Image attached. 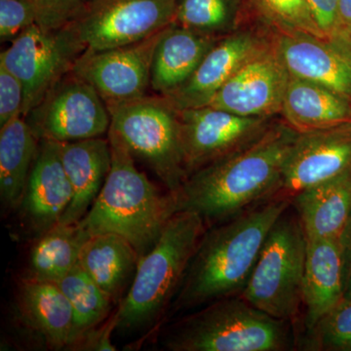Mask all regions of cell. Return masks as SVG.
<instances>
[{"instance_id": "cell-11", "label": "cell", "mask_w": 351, "mask_h": 351, "mask_svg": "<svg viewBox=\"0 0 351 351\" xmlns=\"http://www.w3.org/2000/svg\"><path fill=\"white\" fill-rule=\"evenodd\" d=\"M186 177L250 144L274 124L272 117H249L204 107L177 110Z\"/></svg>"}, {"instance_id": "cell-31", "label": "cell", "mask_w": 351, "mask_h": 351, "mask_svg": "<svg viewBox=\"0 0 351 351\" xmlns=\"http://www.w3.org/2000/svg\"><path fill=\"white\" fill-rule=\"evenodd\" d=\"M36 15V24L59 29L80 17L85 7L83 0H27Z\"/></svg>"}, {"instance_id": "cell-7", "label": "cell", "mask_w": 351, "mask_h": 351, "mask_svg": "<svg viewBox=\"0 0 351 351\" xmlns=\"http://www.w3.org/2000/svg\"><path fill=\"white\" fill-rule=\"evenodd\" d=\"M108 108V132L134 158L147 164L174 195L186 179L177 110L163 96H145Z\"/></svg>"}, {"instance_id": "cell-12", "label": "cell", "mask_w": 351, "mask_h": 351, "mask_svg": "<svg viewBox=\"0 0 351 351\" xmlns=\"http://www.w3.org/2000/svg\"><path fill=\"white\" fill-rule=\"evenodd\" d=\"M161 32L128 45L85 50L73 73L91 84L107 107L143 98L151 86L152 59Z\"/></svg>"}, {"instance_id": "cell-22", "label": "cell", "mask_w": 351, "mask_h": 351, "mask_svg": "<svg viewBox=\"0 0 351 351\" xmlns=\"http://www.w3.org/2000/svg\"><path fill=\"white\" fill-rule=\"evenodd\" d=\"M292 199L307 240H339L351 219V170Z\"/></svg>"}, {"instance_id": "cell-29", "label": "cell", "mask_w": 351, "mask_h": 351, "mask_svg": "<svg viewBox=\"0 0 351 351\" xmlns=\"http://www.w3.org/2000/svg\"><path fill=\"white\" fill-rule=\"evenodd\" d=\"M258 12L277 32H302L326 39L307 0H254Z\"/></svg>"}, {"instance_id": "cell-8", "label": "cell", "mask_w": 351, "mask_h": 351, "mask_svg": "<svg viewBox=\"0 0 351 351\" xmlns=\"http://www.w3.org/2000/svg\"><path fill=\"white\" fill-rule=\"evenodd\" d=\"M84 51L71 25L51 29L34 24L11 41V45L1 52L0 63L17 76L24 86L23 117L73 71L76 60Z\"/></svg>"}, {"instance_id": "cell-37", "label": "cell", "mask_w": 351, "mask_h": 351, "mask_svg": "<svg viewBox=\"0 0 351 351\" xmlns=\"http://www.w3.org/2000/svg\"><path fill=\"white\" fill-rule=\"evenodd\" d=\"M332 43L336 44L341 50L345 51L351 57V32L339 34L336 38L332 39Z\"/></svg>"}, {"instance_id": "cell-2", "label": "cell", "mask_w": 351, "mask_h": 351, "mask_svg": "<svg viewBox=\"0 0 351 351\" xmlns=\"http://www.w3.org/2000/svg\"><path fill=\"white\" fill-rule=\"evenodd\" d=\"M291 198L276 195L206 228L174 301L175 313L243 292L263 243Z\"/></svg>"}, {"instance_id": "cell-17", "label": "cell", "mask_w": 351, "mask_h": 351, "mask_svg": "<svg viewBox=\"0 0 351 351\" xmlns=\"http://www.w3.org/2000/svg\"><path fill=\"white\" fill-rule=\"evenodd\" d=\"M274 43L291 75L351 101V57L336 44L302 32H277Z\"/></svg>"}, {"instance_id": "cell-24", "label": "cell", "mask_w": 351, "mask_h": 351, "mask_svg": "<svg viewBox=\"0 0 351 351\" xmlns=\"http://www.w3.org/2000/svg\"><path fill=\"white\" fill-rule=\"evenodd\" d=\"M281 113L299 133L320 130L351 122V101L329 88L290 75Z\"/></svg>"}, {"instance_id": "cell-35", "label": "cell", "mask_w": 351, "mask_h": 351, "mask_svg": "<svg viewBox=\"0 0 351 351\" xmlns=\"http://www.w3.org/2000/svg\"><path fill=\"white\" fill-rule=\"evenodd\" d=\"M343 263H345V298L351 297V219L341 235Z\"/></svg>"}, {"instance_id": "cell-6", "label": "cell", "mask_w": 351, "mask_h": 351, "mask_svg": "<svg viewBox=\"0 0 351 351\" xmlns=\"http://www.w3.org/2000/svg\"><path fill=\"white\" fill-rule=\"evenodd\" d=\"M286 212L270 230L240 295L263 313L288 322L302 304L307 239L299 217Z\"/></svg>"}, {"instance_id": "cell-19", "label": "cell", "mask_w": 351, "mask_h": 351, "mask_svg": "<svg viewBox=\"0 0 351 351\" xmlns=\"http://www.w3.org/2000/svg\"><path fill=\"white\" fill-rule=\"evenodd\" d=\"M18 307L27 327L55 350L78 341L73 306L57 283L29 276L21 281Z\"/></svg>"}, {"instance_id": "cell-34", "label": "cell", "mask_w": 351, "mask_h": 351, "mask_svg": "<svg viewBox=\"0 0 351 351\" xmlns=\"http://www.w3.org/2000/svg\"><path fill=\"white\" fill-rule=\"evenodd\" d=\"M339 0H307L314 18L327 36L328 40H332L339 31L338 17Z\"/></svg>"}, {"instance_id": "cell-16", "label": "cell", "mask_w": 351, "mask_h": 351, "mask_svg": "<svg viewBox=\"0 0 351 351\" xmlns=\"http://www.w3.org/2000/svg\"><path fill=\"white\" fill-rule=\"evenodd\" d=\"M269 43L251 29L223 36L202 60L193 75L166 99L176 110L208 106L217 92L255 53Z\"/></svg>"}, {"instance_id": "cell-1", "label": "cell", "mask_w": 351, "mask_h": 351, "mask_svg": "<svg viewBox=\"0 0 351 351\" xmlns=\"http://www.w3.org/2000/svg\"><path fill=\"white\" fill-rule=\"evenodd\" d=\"M298 135L286 122L274 123L250 144L191 173L173 195L176 213H195L208 228L278 195Z\"/></svg>"}, {"instance_id": "cell-3", "label": "cell", "mask_w": 351, "mask_h": 351, "mask_svg": "<svg viewBox=\"0 0 351 351\" xmlns=\"http://www.w3.org/2000/svg\"><path fill=\"white\" fill-rule=\"evenodd\" d=\"M112 167L89 211L80 221L90 235L115 233L128 240L143 257L154 248L176 214L172 193H162L137 169L135 158L108 132Z\"/></svg>"}, {"instance_id": "cell-13", "label": "cell", "mask_w": 351, "mask_h": 351, "mask_svg": "<svg viewBox=\"0 0 351 351\" xmlns=\"http://www.w3.org/2000/svg\"><path fill=\"white\" fill-rule=\"evenodd\" d=\"M289 78L272 39L233 73L208 106L241 117H274L282 110Z\"/></svg>"}, {"instance_id": "cell-14", "label": "cell", "mask_w": 351, "mask_h": 351, "mask_svg": "<svg viewBox=\"0 0 351 351\" xmlns=\"http://www.w3.org/2000/svg\"><path fill=\"white\" fill-rule=\"evenodd\" d=\"M351 170V122L299 133L284 163L278 195L304 189Z\"/></svg>"}, {"instance_id": "cell-38", "label": "cell", "mask_w": 351, "mask_h": 351, "mask_svg": "<svg viewBox=\"0 0 351 351\" xmlns=\"http://www.w3.org/2000/svg\"><path fill=\"white\" fill-rule=\"evenodd\" d=\"M83 1H84L85 3H86V2L89 1V0H83Z\"/></svg>"}, {"instance_id": "cell-27", "label": "cell", "mask_w": 351, "mask_h": 351, "mask_svg": "<svg viewBox=\"0 0 351 351\" xmlns=\"http://www.w3.org/2000/svg\"><path fill=\"white\" fill-rule=\"evenodd\" d=\"M56 283L73 306L77 346L83 337L107 319L114 302L88 276L80 263Z\"/></svg>"}, {"instance_id": "cell-20", "label": "cell", "mask_w": 351, "mask_h": 351, "mask_svg": "<svg viewBox=\"0 0 351 351\" xmlns=\"http://www.w3.org/2000/svg\"><path fill=\"white\" fill-rule=\"evenodd\" d=\"M221 38L201 34L175 23L168 25L161 32L154 49L152 89L166 96L181 87Z\"/></svg>"}, {"instance_id": "cell-26", "label": "cell", "mask_w": 351, "mask_h": 351, "mask_svg": "<svg viewBox=\"0 0 351 351\" xmlns=\"http://www.w3.org/2000/svg\"><path fill=\"white\" fill-rule=\"evenodd\" d=\"M91 237L80 223L53 226L38 237L29 256V276L56 283L80 263L83 245Z\"/></svg>"}, {"instance_id": "cell-21", "label": "cell", "mask_w": 351, "mask_h": 351, "mask_svg": "<svg viewBox=\"0 0 351 351\" xmlns=\"http://www.w3.org/2000/svg\"><path fill=\"white\" fill-rule=\"evenodd\" d=\"M345 298V263L339 240H307L302 304L311 329Z\"/></svg>"}, {"instance_id": "cell-30", "label": "cell", "mask_w": 351, "mask_h": 351, "mask_svg": "<svg viewBox=\"0 0 351 351\" xmlns=\"http://www.w3.org/2000/svg\"><path fill=\"white\" fill-rule=\"evenodd\" d=\"M304 348L315 351H351V297L343 298L307 330Z\"/></svg>"}, {"instance_id": "cell-18", "label": "cell", "mask_w": 351, "mask_h": 351, "mask_svg": "<svg viewBox=\"0 0 351 351\" xmlns=\"http://www.w3.org/2000/svg\"><path fill=\"white\" fill-rule=\"evenodd\" d=\"M58 144L73 191V201L60 223H77L86 216L105 184L112 167V147L108 138L101 137Z\"/></svg>"}, {"instance_id": "cell-10", "label": "cell", "mask_w": 351, "mask_h": 351, "mask_svg": "<svg viewBox=\"0 0 351 351\" xmlns=\"http://www.w3.org/2000/svg\"><path fill=\"white\" fill-rule=\"evenodd\" d=\"M178 0H89L71 23L85 50H105L151 38L173 24Z\"/></svg>"}, {"instance_id": "cell-23", "label": "cell", "mask_w": 351, "mask_h": 351, "mask_svg": "<svg viewBox=\"0 0 351 351\" xmlns=\"http://www.w3.org/2000/svg\"><path fill=\"white\" fill-rule=\"evenodd\" d=\"M140 256L124 237L115 233L91 235L83 245L80 265L112 300L121 302L128 292Z\"/></svg>"}, {"instance_id": "cell-4", "label": "cell", "mask_w": 351, "mask_h": 351, "mask_svg": "<svg viewBox=\"0 0 351 351\" xmlns=\"http://www.w3.org/2000/svg\"><path fill=\"white\" fill-rule=\"evenodd\" d=\"M207 226L199 216L178 212L149 253L138 260L128 292L115 311V330L133 335L152 329L170 308Z\"/></svg>"}, {"instance_id": "cell-28", "label": "cell", "mask_w": 351, "mask_h": 351, "mask_svg": "<svg viewBox=\"0 0 351 351\" xmlns=\"http://www.w3.org/2000/svg\"><path fill=\"white\" fill-rule=\"evenodd\" d=\"M242 0H178L175 24L201 34L225 36L237 31Z\"/></svg>"}, {"instance_id": "cell-36", "label": "cell", "mask_w": 351, "mask_h": 351, "mask_svg": "<svg viewBox=\"0 0 351 351\" xmlns=\"http://www.w3.org/2000/svg\"><path fill=\"white\" fill-rule=\"evenodd\" d=\"M338 17L339 31L334 38H336L339 34L351 32V0H339Z\"/></svg>"}, {"instance_id": "cell-9", "label": "cell", "mask_w": 351, "mask_h": 351, "mask_svg": "<svg viewBox=\"0 0 351 351\" xmlns=\"http://www.w3.org/2000/svg\"><path fill=\"white\" fill-rule=\"evenodd\" d=\"M39 141L75 142L108 133L110 113L97 90L69 71L25 117Z\"/></svg>"}, {"instance_id": "cell-15", "label": "cell", "mask_w": 351, "mask_h": 351, "mask_svg": "<svg viewBox=\"0 0 351 351\" xmlns=\"http://www.w3.org/2000/svg\"><path fill=\"white\" fill-rule=\"evenodd\" d=\"M39 142L19 206L25 226L38 237L60 223L73 197L60 156L59 144L47 140Z\"/></svg>"}, {"instance_id": "cell-32", "label": "cell", "mask_w": 351, "mask_h": 351, "mask_svg": "<svg viewBox=\"0 0 351 351\" xmlns=\"http://www.w3.org/2000/svg\"><path fill=\"white\" fill-rule=\"evenodd\" d=\"M34 24H36V12L27 0H0L2 41H12Z\"/></svg>"}, {"instance_id": "cell-25", "label": "cell", "mask_w": 351, "mask_h": 351, "mask_svg": "<svg viewBox=\"0 0 351 351\" xmlns=\"http://www.w3.org/2000/svg\"><path fill=\"white\" fill-rule=\"evenodd\" d=\"M38 141L22 115L0 127V197L4 206L19 209Z\"/></svg>"}, {"instance_id": "cell-5", "label": "cell", "mask_w": 351, "mask_h": 351, "mask_svg": "<svg viewBox=\"0 0 351 351\" xmlns=\"http://www.w3.org/2000/svg\"><path fill=\"white\" fill-rule=\"evenodd\" d=\"M171 351H282L292 346L287 321L240 295L223 298L171 325L161 338Z\"/></svg>"}, {"instance_id": "cell-33", "label": "cell", "mask_w": 351, "mask_h": 351, "mask_svg": "<svg viewBox=\"0 0 351 351\" xmlns=\"http://www.w3.org/2000/svg\"><path fill=\"white\" fill-rule=\"evenodd\" d=\"M24 86L19 78L0 63V127L22 115Z\"/></svg>"}]
</instances>
